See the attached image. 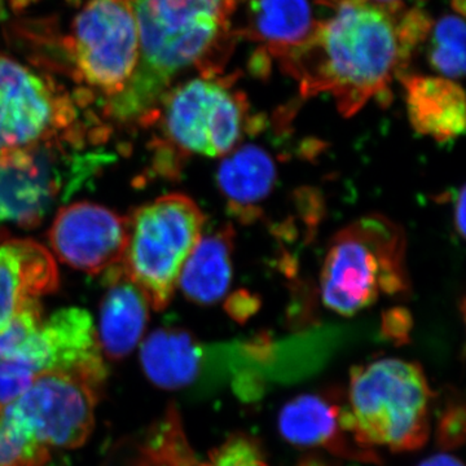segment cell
Returning <instances> with one entry per match:
<instances>
[{
  "label": "cell",
  "mask_w": 466,
  "mask_h": 466,
  "mask_svg": "<svg viewBox=\"0 0 466 466\" xmlns=\"http://www.w3.org/2000/svg\"><path fill=\"white\" fill-rule=\"evenodd\" d=\"M248 17L245 33L265 45L267 58L299 47L315 25L309 0H250Z\"/></svg>",
  "instance_id": "obj_20"
},
{
  "label": "cell",
  "mask_w": 466,
  "mask_h": 466,
  "mask_svg": "<svg viewBox=\"0 0 466 466\" xmlns=\"http://www.w3.org/2000/svg\"><path fill=\"white\" fill-rule=\"evenodd\" d=\"M329 9L308 41L285 52V72L305 96L332 95L343 116H352L373 97L389 94L394 76H404L431 21L417 8L389 7L370 0H319Z\"/></svg>",
  "instance_id": "obj_1"
},
{
  "label": "cell",
  "mask_w": 466,
  "mask_h": 466,
  "mask_svg": "<svg viewBox=\"0 0 466 466\" xmlns=\"http://www.w3.org/2000/svg\"><path fill=\"white\" fill-rule=\"evenodd\" d=\"M51 450L27 433L7 404H0V466H45Z\"/></svg>",
  "instance_id": "obj_23"
},
{
  "label": "cell",
  "mask_w": 466,
  "mask_h": 466,
  "mask_svg": "<svg viewBox=\"0 0 466 466\" xmlns=\"http://www.w3.org/2000/svg\"><path fill=\"white\" fill-rule=\"evenodd\" d=\"M72 113L29 67L0 55V152L56 139Z\"/></svg>",
  "instance_id": "obj_11"
},
{
  "label": "cell",
  "mask_w": 466,
  "mask_h": 466,
  "mask_svg": "<svg viewBox=\"0 0 466 466\" xmlns=\"http://www.w3.org/2000/svg\"><path fill=\"white\" fill-rule=\"evenodd\" d=\"M15 2H18L21 5V3L25 2V0H15Z\"/></svg>",
  "instance_id": "obj_31"
},
{
  "label": "cell",
  "mask_w": 466,
  "mask_h": 466,
  "mask_svg": "<svg viewBox=\"0 0 466 466\" xmlns=\"http://www.w3.org/2000/svg\"><path fill=\"white\" fill-rule=\"evenodd\" d=\"M103 156L69 155L57 139L0 152V223L33 228L94 177Z\"/></svg>",
  "instance_id": "obj_6"
},
{
  "label": "cell",
  "mask_w": 466,
  "mask_h": 466,
  "mask_svg": "<svg viewBox=\"0 0 466 466\" xmlns=\"http://www.w3.org/2000/svg\"><path fill=\"white\" fill-rule=\"evenodd\" d=\"M54 256L29 238H0V334L27 306L57 289Z\"/></svg>",
  "instance_id": "obj_14"
},
{
  "label": "cell",
  "mask_w": 466,
  "mask_h": 466,
  "mask_svg": "<svg viewBox=\"0 0 466 466\" xmlns=\"http://www.w3.org/2000/svg\"><path fill=\"white\" fill-rule=\"evenodd\" d=\"M419 466H464L455 456L449 453H438L420 462Z\"/></svg>",
  "instance_id": "obj_28"
},
{
  "label": "cell",
  "mask_w": 466,
  "mask_h": 466,
  "mask_svg": "<svg viewBox=\"0 0 466 466\" xmlns=\"http://www.w3.org/2000/svg\"><path fill=\"white\" fill-rule=\"evenodd\" d=\"M429 63L443 78L460 79L465 73V23L462 16L447 15L431 30Z\"/></svg>",
  "instance_id": "obj_22"
},
{
  "label": "cell",
  "mask_w": 466,
  "mask_h": 466,
  "mask_svg": "<svg viewBox=\"0 0 466 466\" xmlns=\"http://www.w3.org/2000/svg\"><path fill=\"white\" fill-rule=\"evenodd\" d=\"M345 404L332 395L303 394L288 401L279 415V431L293 446L319 447L339 458L379 462L375 451L359 446L345 424Z\"/></svg>",
  "instance_id": "obj_13"
},
{
  "label": "cell",
  "mask_w": 466,
  "mask_h": 466,
  "mask_svg": "<svg viewBox=\"0 0 466 466\" xmlns=\"http://www.w3.org/2000/svg\"><path fill=\"white\" fill-rule=\"evenodd\" d=\"M455 204H453V218H455L456 228L460 235H465V188L461 187L458 195L455 196Z\"/></svg>",
  "instance_id": "obj_27"
},
{
  "label": "cell",
  "mask_w": 466,
  "mask_h": 466,
  "mask_svg": "<svg viewBox=\"0 0 466 466\" xmlns=\"http://www.w3.org/2000/svg\"><path fill=\"white\" fill-rule=\"evenodd\" d=\"M377 5H389V7H400L404 5V0H370Z\"/></svg>",
  "instance_id": "obj_30"
},
{
  "label": "cell",
  "mask_w": 466,
  "mask_h": 466,
  "mask_svg": "<svg viewBox=\"0 0 466 466\" xmlns=\"http://www.w3.org/2000/svg\"><path fill=\"white\" fill-rule=\"evenodd\" d=\"M128 219V240L121 265L149 300L167 308L184 262L200 240L205 217L182 193L161 196L137 208Z\"/></svg>",
  "instance_id": "obj_5"
},
{
  "label": "cell",
  "mask_w": 466,
  "mask_h": 466,
  "mask_svg": "<svg viewBox=\"0 0 466 466\" xmlns=\"http://www.w3.org/2000/svg\"><path fill=\"white\" fill-rule=\"evenodd\" d=\"M275 179L274 161L256 146L235 150L218 170L220 192L238 213L258 207L271 192Z\"/></svg>",
  "instance_id": "obj_21"
},
{
  "label": "cell",
  "mask_w": 466,
  "mask_h": 466,
  "mask_svg": "<svg viewBox=\"0 0 466 466\" xmlns=\"http://www.w3.org/2000/svg\"><path fill=\"white\" fill-rule=\"evenodd\" d=\"M7 360L35 375L51 370L78 377L99 391L108 375L91 315L79 308L61 309L43 319Z\"/></svg>",
  "instance_id": "obj_10"
},
{
  "label": "cell",
  "mask_w": 466,
  "mask_h": 466,
  "mask_svg": "<svg viewBox=\"0 0 466 466\" xmlns=\"http://www.w3.org/2000/svg\"><path fill=\"white\" fill-rule=\"evenodd\" d=\"M127 240V218L88 201L60 208L48 231L55 256L87 274H100L121 263Z\"/></svg>",
  "instance_id": "obj_12"
},
{
  "label": "cell",
  "mask_w": 466,
  "mask_h": 466,
  "mask_svg": "<svg viewBox=\"0 0 466 466\" xmlns=\"http://www.w3.org/2000/svg\"><path fill=\"white\" fill-rule=\"evenodd\" d=\"M464 408L452 407L441 416L438 428V441L444 449H453L464 443Z\"/></svg>",
  "instance_id": "obj_26"
},
{
  "label": "cell",
  "mask_w": 466,
  "mask_h": 466,
  "mask_svg": "<svg viewBox=\"0 0 466 466\" xmlns=\"http://www.w3.org/2000/svg\"><path fill=\"white\" fill-rule=\"evenodd\" d=\"M408 116L417 134L449 142L465 133V94L443 76H401Z\"/></svg>",
  "instance_id": "obj_16"
},
{
  "label": "cell",
  "mask_w": 466,
  "mask_h": 466,
  "mask_svg": "<svg viewBox=\"0 0 466 466\" xmlns=\"http://www.w3.org/2000/svg\"><path fill=\"white\" fill-rule=\"evenodd\" d=\"M231 229L201 235L177 279L184 296L200 305L222 299L231 284Z\"/></svg>",
  "instance_id": "obj_19"
},
{
  "label": "cell",
  "mask_w": 466,
  "mask_h": 466,
  "mask_svg": "<svg viewBox=\"0 0 466 466\" xmlns=\"http://www.w3.org/2000/svg\"><path fill=\"white\" fill-rule=\"evenodd\" d=\"M139 57L124 90L110 97V113L139 118L165 99L175 76L205 63L229 45L235 0H131Z\"/></svg>",
  "instance_id": "obj_2"
},
{
  "label": "cell",
  "mask_w": 466,
  "mask_h": 466,
  "mask_svg": "<svg viewBox=\"0 0 466 466\" xmlns=\"http://www.w3.org/2000/svg\"><path fill=\"white\" fill-rule=\"evenodd\" d=\"M204 361V349L184 330L162 328L140 346L144 373L165 390H180L198 381Z\"/></svg>",
  "instance_id": "obj_18"
},
{
  "label": "cell",
  "mask_w": 466,
  "mask_h": 466,
  "mask_svg": "<svg viewBox=\"0 0 466 466\" xmlns=\"http://www.w3.org/2000/svg\"><path fill=\"white\" fill-rule=\"evenodd\" d=\"M167 416L147 437V450L167 466H268L258 441L249 435H231L200 460L189 446L179 413L168 408Z\"/></svg>",
  "instance_id": "obj_17"
},
{
  "label": "cell",
  "mask_w": 466,
  "mask_h": 466,
  "mask_svg": "<svg viewBox=\"0 0 466 466\" xmlns=\"http://www.w3.org/2000/svg\"><path fill=\"white\" fill-rule=\"evenodd\" d=\"M131 466H167L164 462L159 461L156 456H153L148 450L140 449L139 456L135 460V462Z\"/></svg>",
  "instance_id": "obj_29"
},
{
  "label": "cell",
  "mask_w": 466,
  "mask_h": 466,
  "mask_svg": "<svg viewBox=\"0 0 466 466\" xmlns=\"http://www.w3.org/2000/svg\"><path fill=\"white\" fill-rule=\"evenodd\" d=\"M433 391L419 364L388 358L350 375L345 424L359 446L407 452L431 437Z\"/></svg>",
  "instance_id": "obj_3"
},
{
  "label": "cell",
  "mask_w": 466,
  "mask_h": 466,
  "mask_svg": "<svg viewBox=\"0 0 466 466\" xmlns=\"http://www.w3.org/2000/svg\"><path fill=\"white\" fill-rule=\"evenodd\" d=\"M72 50L86 84L110 97L119 94L139 57L133 2L88 0L73 25Z\"/></svg>",
  "instance_id": "obj_8"
},
{
  "label": "cell",
  "mask_w": 466,
  "mask_h": 466,
  "mask_svg": "<svg viewBox=\"0 0 466 466\" xmlns=\"http://www.w3.org/2000/svg\"><path fill=\"white\" fill-rule=\"evenodd\" d=\"M406 238L381 217L363 218L337 233L321 272L325 306L351 317L381 294L407 289Z\"/></svg>",
  "instance_id": "obj_4"
},
{
  "label": "cell",
  "mask_w": 466,
  "mask_h": 466,
  "mask_svg": "<svg viewBox=\"0 0 466 466\" xmlns=\"http://www.w3.org/2000/svg\"><path fill=\"white\" fill-rule=\"evenodd\" d=\"M106 290L101 300L97 341L101 352L121 360L142 341L149 319V300L128 278L121 263L106 271Z\"/></svg>",
  "instance_id": "obj_15"
},
{
  "label": "cell",
  "mask_w": 466,
  "mask_h": 466,
  "mask_svg": "<svg viewBox=\"0 0 466 466\" xmlns=\"http://www.w3.org/2000/svg\"><path fill=\"white\" fill-rule=\"evenodd\" d=\"M35 373L15 361L0 360V404L15 400L32 383Z\"/></svg>",
  "instance_id": "obj_25"
},
{
  "label": "cell",
  "mask_w": 466,
  "mask_h": 466,
  "mask_svg": "<svg viewBox=\"0 0 466 466\" xmlns=\"http://www.w3.org/2000/svg\"><path fill=\"white\" fill-rule=\"evenodd\" d=\"M99 390L78 377L61 372L38 373L15 400L12 415L34 440L47 449L84 446L95 424Z\"/></svg>",
  "instance_id": "obj_9"
},
{
  "label": "cell",
  "mask_w": 466,
  "mask_h": 466,
  "mask_svg": "<svg viewBox=\"0 0 466 466\" xmlns=\"http://www.w3.org/2000/svg\"><path fill=\"white\" fill-rule=\"evenodd\" d=\"M162 100L164 133L168 146L173 147L167 162L174 155H228L241 139L248 104L228 84L196 78L175 88Z\"/></svg>",
  "instance_id": "obj_7"
},
{
  "label": "cell",
  "mask_w": 466,
  "mask_h": 466,
  "mask_svg": "<svg viewBox=\"0 0 466 466\" xmlns=\"http://www.w3.org/2000/svg\"><path fill=\"white\" fill-rule=\"evenodd\" d=\"M43 320L41 303L35 302L20 312L7 332L0 334V360H5L15 348Z\"/></svg>",
  "instance_id": "obj_24"
}]
</instances>
